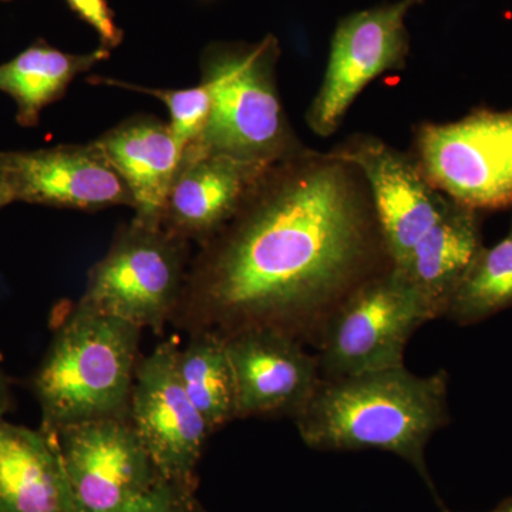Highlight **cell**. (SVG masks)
Instances as JSON below:
<instances>
[{
	"instance_id": "obj_1",
	"label": "cell",
	"mask_w": 512,
	"mask_h": 512,
	"mask_svg": "<svg viewBox=\"0 0 512 512\" xmlns=\"http://www.w3.org/2000/svg\"><path fill=\"white\" fill-rule=\"evenodd\" d=\"M359 168L303 147L272 164L238 214L192 256L171 323L296 339L392 268Z\"/></svg>"
},
{
	"instance_id": "obj_2",
	"label": "cell",
	"mask_w": 512,
	"mask_h": 512,
	"mask_svg": "<svg viewBox=\"0 0 512 512\" xmlns=\"http://www.w3.org/2000/svg\"><path fill=\"white\" fill-rule=\"evenodd\" d=\"M447 394L444 370L420 376L402 366L322 377L293 420L306 446L389 451L424 473V450L448 423Z\"/></svg>"
},
{
	"instance_id": "obj_3",
	"label": "cell",
	"mask_w": 512,
	"mask_h": 512,
	"mask_svg": "<svg viewBox=\"0 0 512 512\" xmlns=\"http://www.w3.org/2000/svg\"><path fill=\"white\" fill-rule=\"evenodd\" d=\"M143 329L82 303L59 306L53 336L30 382L40 429L130 416Z\"/></svg>"
},
{
	"instance_id": "obj_4",
	"label": "cell",
	"mask_w": 512,
	"mask_h": 512,
	"mask_svg": "<svg viewBox=\"0 0 512 512\" xmlns=\"http://www.w3.org/2000/svg\"><path fill=\"white\" fill-rule=\"evenodd\" d=\"M278 37L258 42H215L201 56V82L211 90L212 109L200 140L183 156L225 154L275 164L305 147L289 123L279 96Z\"/></svg>"
},
{
	"instance_id": "obj_5",
	"label": "cell",
	"mask_w": 512,
	"mask_h": 512,
	"mask_svg": "<svg viewBox=\"0 0 512 512\" xmlns=\"http://www.w3.org/2000/svg\"><path fill=\"white\" fill-rule=\"evenodd\" d=\"M191 247L163 224L133 218L90 269L77 302L161 335L180 305L194 256Z\"/></svg>"
},
{
	"instance_id": "obj_6",
	"label": "cell",
	"mask_w": 512,
	"mask_h": 512,
	"mask_svg": "<svg viewBox=\"0 0 512 512\" xmlns=\"http://www.w3.org/2000/svg\"><path fill=\"white\" fill-rule=\"evenodd\" d=\"M412 154L427 181L474 211L512 205V109L471 111L463 119L414 128Z\"/></svg>"
},
{
	"instance_id": "obj_7",
	"label": "cell",
	"mask_w": 512,
	"mask_h": 512,
	"mask_svg": "<svg viewBox=\"0 0 512 512\" xmlns=\"http://www.w3.org/2000/svg\"><path fill=\"white\" fill-rule=\"evenodd\" d=\"M424 322L416 296L392 266L356 289L323 322L322 377L404 366L407 342Z\"/></svg>"
},
{
	"instance_id": "obj_8",
	"label": "cell",
	"mask_w": 512,
	"mask_h": 512,
	"mask_svg": "<svg viewBox=\"0 0 512 512\" xmlns=\"http://www.w3.org/2000/svg\"><path fill=\"white\" fill-rule=\"evenodd\" d=\"M423 0L357 10L339 20L332 39L325 76L306 111V123L322 138L342 126L360 93L384 73L404 69L409 59L407 16Z\"/></svg>"
},
{
	"instance_id": "obj_9",
	"label": "cell",
	"mask_w": 512,
	"mask_h": 512,
	"mask_svg": "<svg viewBox=\"0 0 512 512\" xmlns=\"http://www.w3.org/2000/svg\"><path fill=\"white\" fill-rule=\"evenodd\" d=\"M76 512H109L164 480L130 416L64 427L56 434Z\"/></svg>"
},
{
	"instance_id": "obj_10",
	"label": "cell",
	"mask_w": 512,
	"mask_h": 512,
	"mask_svg": "<svg viewBox=\"0 0 512 512\" xmlns=\"http://www.w3.org/2000/svg\"><path fill=\"white\" fill-rule=\"evenodd\" d=\"M178 349V339L171 338L141 357L130 419L160 476L197 487L198 464L211 433L178 376Z\"/></svg>"
},
{
	"instance_id": "obj_11",
	"label": "cell",
	"mask_w": 512,
	"mask_h": 512,
	"mask_svg": "<svg viewBox=\"0 0 512 512\" xmlns=\"http://www.w3.org/2000/svg\"><path fill=\"white\" fill-rule=\"evenodd\" d=\"M0 173L8 205L15 202L100 211L133 197L96 141L33 151H0Z\"/></svg>"
},
{
	"instance_id": "obj_12",
	"label": "cell",
	"mask_w": 512,
	"mask_h": 512,
	"mask_svg": "<svg viewBox=\"0 0 512 512\" xmlns=\"http://www.w3.org/2000/svg\"><path fill=\"white\" fill-rule=\"evenodd\" d=\"M330 151L356 165L365 177L384 245L393 268H399L440 220L450 200L427 181L412 154L382 138L355 134Z\"/></svg>"
},
{
	"instance_id": "obj_13",
	"label": "cell",
	"mask_w": 512,
	"mask_h": 512,
	"mask_svg": "<svg viewBox=\"0 0 512 512\" xmlns=\"http://www.w3.org/2000/svg\"><path fill=\"white\" fill-rule=\"evenodd\" d=\"M237 390L238 419L295 416L322 376L318 357L281 330L256 328L224 336Z\"/></svg>"
},
{
	"instance_id": "obj_14",
	"label": "cell",
	"mask_w": 512,
	"mask_h": 512,
	"mask_svg": "<svg viewBox=\"0 0 512 512\" xmlns=\"http://www.w3.org/2000/svg\"><path fill=\"white\" fill-rule=\"evenodd\" d=\"M271 165L225 154L183 156L161 224L202 247L238 214Z\"/></svg>"
},
{
	"instance_id": "obj_15",
	"label": "cell",
	"mask_w": 512,
	"mask_h": 512,
	"mask_svg": "<svg viewBox=\"0 0 512 512\" xmlns=\"http://www.w3.org/2000/svg\"><path fill=\"white\" fill-rule=\"evenodd\" d=\"M483 248L478 211L450 200L406 262L393 268L412 289L426 322L446 316L458 285Z\"/></svg>"
},
{
	"instance_id": "obj_16",
	"label": "cell",
	"mask_w": 512,
	"mask_h": 512,
	"mask_svg": "<svg viewBox=\"0 0 512 512\" xmlns=\"http://www.w3.org/2000/svg\"><path fill=\"white\" fill-rule=\"evenodd\" d=\"M94 141L130 190L134 218L161 224L183 158L170 124L153 116H134Z\"/></svg>"
},
{
	"instance_id": "obj_17",
	"label": "cell",
	"mask_w": 512,
	"mask_h": 512,
	"mask_svg": "<svg viewBox=\"0 0 512 512\" xmlns=\"http://www.w3.org/2000/svg\"><path fill=\"white\" fill-rule=\"evenodd\" d=\"M0 512H76L55 436L0 419Z\"/></svg>"
},
{
	"instance_id": "obj_18",
	"label": "cell",
	"mask_w": 512,
	"mask_h": 512,
	"mask_svg": "<svg viewBox=\"0 0 512 512\" xmlns=\"http://www.w3.org/2000/svg\"><path fill=\"white\" fill-rule=\"evenodd\" d=\"M110 55L111 50L103 46L74 55L39 40L0 64V92L15 101L19 126L36 127L42 111L62 99L79 74L89 72Z\"/></svg>"
},
{
	"instance_id": "obj_19",
	"label": "cell",
	"mask_w": 512,
	"mask_h": 512,
	"mask_svg": "<svg viewBox=\"0 0 512 512\" xmlns=\"http://www.w3.org/2000/svg\"><path fill=\"white\" fill-rule=\"evenodd\" d=\"M177 352V370L185 392L211 434L238 420L237 390L227 342L210 330L188 333Z\"/></svg>"
},
{
	"instance_id": "obj_20",
	"label": "cell",
	"mask_w": 512,
	"mask_h": 512,
	"mask_svg": "<svg viewBox=\"0 0 512 512\" xmlns=\"http://www.w3.org/2000/svg\"><path fill=\"white\" fill-rule=\"evenodd\" d=\"M512 308V235L481 249L458 285L446 318L473 325Z\"/></svg>"
},
{
	"instance_id": "obj_21",
	"label": "cell",
	"mask_w": 512,
	"mask_h": 512,
	"mask_svg": "<svg viewBox=\"0 0 512 512\" xmlns=\"http://www.w3.org/2000/svg\"><path fill=\"white\" fill-rule=\"evenodd\" d=\"M92 83L106 84V86L133 90V92L156 97L167 107L170 113L168 124H170L171 133L183 151L195 141L200 140L210 120L211 90L202 82L188 89H154V87L138 86V84L121 82L117 79H107V77H93Z\"/></svg>"
},
{
	"instance_id": "obj_22",
	"label": "cell",
	"mask_w": 512,
	"mask_h": 512,
	"mask_svg": "<svg viewBox=\"0 0 512 512\" xmlns=\"http://www.w3.org/2000/svg\"><path fill=\"white\" fill-rule=\"evenodd\" d=\"M109 512H205L197 487L161 480L146 494Z\"/></svg>"
},
{
	"instance_id": "obj_23",
	"label": "cell",
	"mask_w": 512,
	"mask_h": 512,
	"mask_svg": "<svg viewBox=\"0 0 512 512\" xmlns=\"http://www.w3.org/2000/svg\"><path fill=\"white\" fill-rule=\"evenodd\" d=\"M69 8L99 35L100 46L113 50L124 39L123 29L114 19L107 0H66Z\"/></svg>"
},
{
	"instance_id": "obj_24",
	"label": "cell",
	"mask_w": 512,
	"mask_h": 512,
	"mask_svg": "<svg viewBox=\"0 0 512 512\" xmlns=\"http://www.w3.org/2000/svg\"><path fill=\"white\" fill-rule=\"evenodd\" d=\"M13 407H15V394H13L12 380L3 369V360L0 356V419H6Z\"/></svg>"
},
{
	"instance_id": "obj_25",
	"label": "cell",
	"mask_w": 512,
	"mask_h": 512,
	"mask_svg": "<svg viewBox=\"0 0 512 512\" xmlns=\"http://www.w3.org/2000/svg\"><path fill=\"white\" fill-rule=\"evenodd\" d=\"M490 512H512V497L504 500L503 503L495 507L493 511Z\"/></svg>"
},
{
	"instance_id": "obj_26",
	"label": "cell",
	"mask_w": 512,
	"mask_h": 512,
	"mask_svg": "<svg viewBox=\"0 0 512 512\" xmlns=\"http://www.w3.org/2000/svg\"><path fill=\"white\" fill-rule=\"evenodd\" d=\"M8 207V201H6L5 187H3L2 173H0V210Z\"/></svg>"
},
{
	"instance_id": "obj_27",
	"label": "cell",
	"mask_w": 512,
	"mask_h": 512,
	"mask_svg": "<svg viewBox=\"0 0 512 512\" xmlns=\"http://www.w3.org/2000/svg\"><path fill=\"white\" fill-rule=\"evenodd\" d=\"M508 234L512 235V222H511L510 232H508Z\"/></svg>"
},
{
	"instance_id": "obj_28",
	"label": "cell",
	"mask_w": 512,
	"mask_h": 512,
	"mask_svg": "<svg viewBox=\"0 0 512 512\" xmlns=\"http://www.w3.org/2000/svg\"><path fill=\"white\" fill-rule=\"evenodd\" d=\"M2 2H10V0H2Z\"/></svg>"
}]
</instances>
